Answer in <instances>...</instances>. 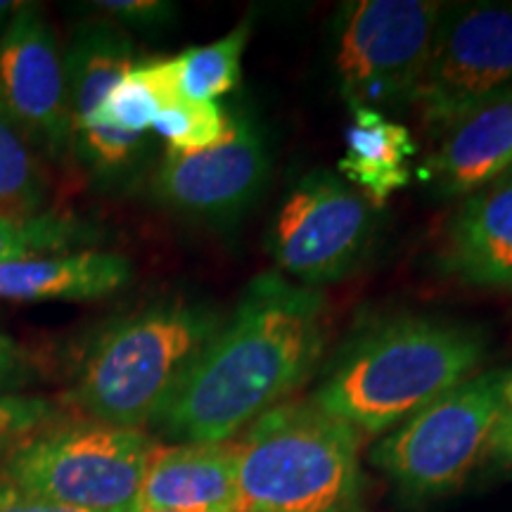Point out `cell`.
I'll return each instance as SVG.
<instances>
[{"instance_id": "1", "label": "cell", "mask_w": 512, "mask_h": 512, "mask_svg": "<svg viewBox=\"0 0 512 512\" xmlns=\"http://www.w3.org/2000/svg\"><path fill=\"white\" fill-rule=\"evenodd\" d=\"M325 344L323 294L280 273H259L155 425L178 444H226L309 380Z\"/></svg>"}, {"instance_id": "2", "label": "cell", "mask_w": 512, "mask_h": 512, "mask_svg": "<svg viewBox=\"0 0 512 512\" xmlns=\"http://www.w3.org/2000/svg\"><path fill=\"white\" fill-rule=\"evenodd\" d=\"M486 337L439 316H394L339 351L311 401L358 434H387L479 373Z\"/></svg>"}, {"instance_id": "3", "label": "cell", "mask_w": 512, "mask_h": 512, "mask_svg": "<svg viewBox=\"0 0 512 512\" xmlns=\"http://www.w3.org/2000/svg\"><path fill=\"white\" fill-rule=\"evenodd\" d=\"M221 323L214 306L188 299L112 320L83 354L69 399L102 425L140 430L157 422Z\"/></svg>"}, {"instance_id": "4", "label": "cell", "mask_w": 512, "mask_h": 512, "mask_svg": "<svg viewBox=\"0 0 512 512\" xmlns=\"http://www.w3.org/2000/svg\"><path fill=\"white\" fill-rule=\"evenodd\" d=\"M235 456L240 512H363L361 434L311 399L254 420Z\"/></svg>"}, {"instance_id": "5", "label": "cell", "mask_w": 512, "mask_h": 512, "mask_svg": "<svg viewBox=\"0 0 512 512\" xmlns=\"http://www.w3.org/2000/svg\"><path fill=\"white\" fill-rule=\"evenodd\" d=\"M155 441L102 422L41 427L5 458L0 477L43 501L86 512H138Z\"/></svg>"}, {"instance_id": "6", "label": "cell", "mask_w": 512, "mask_h": 512, "mask_svg": "<svg viewBox=\"0 0 512 512\" xmlns=\"http://www.w3.org/2000/svg\"><path fill=\"white\" fill-rule=\"evenodd\" d=\"M510 370L477 373L387 432L370 463L415 501L451 494L491 453L505 413L503 387Z\"/></svg>"}, {"instance_id": "7", "label": "cell", "mask_w": 512, "mask_h": 512, "mask_svg": "<svg viewBox=\"0 0 512 512\" xmlns=\"http://www.w3.org/2000/svg\"><path fill=\"white\" fill-rule=\"evenodd\" d=\"M512 93V3L444 5L411 107L434 133Z\"/></svg>"}, {"instance_id": "8", "label": "cell", "mask_w": 512, "mask_h": 512, "mask_svg": "<svg viewBox=\"0 0 512 512\" xmlns=\"http://www.w3.org/2000/svg\"><path fill=\"white\" fill-rule=\"evenodd\" d=\"M441 10L437 0H356L339 10L335 64L351 107H411Z\"/></svg>"}, {"instance_id": "9", "label": "cell", "mask_w": 512, "mask_h": 512, "mask_svg": "<svg viewBox=\"0 0 512 512\" xmlns=\"http://www.w3.org/2000/svg\"><path fill=\"white\" fill-rule=\"evenodd\" d=\"M373 230V204L361 192L328 171H311L280 204L268 252L297 285L318 290L361 264Z\"/></svg>"}, {"instance_id": "10", "label": "cell", "mask_w": 512, "mask_h": 512, "mask_svg": "<svg viewBox=\"0 0 512 512\" xmlns=\"http://www.w3.org/2000/svg\"><path fill=\"white\" fill-rule=\"evenodd\" d=\"M0 107L36 150L60 157L72 145L64 60L34 3L19 5L0 34Z\"/></svg>"}, {"instance_id": "11", "label": "cell", "mask_w": 512, "mask_h": 512, "mask_svg": "<svg viewBox=\"0 0 512 512\" xmlns=\"http://www.w3.org/2000/svg\"><path fill=\"white\" fill-rule=\"evenodd\" d=\"M271 171L264 133L247 114H230L226 138L192 155L166 152L157 200L195 219H233L261 195Z\"/></svg>"}, {"instance_id": "12", "label": "cell", "mask_w": 512, "mask_h": 512, "mask_svg": "<svg viewBox=\"0 0 512 512\" xmlns=\"http://www.w3.org/2000/svg\"><path fill=\"white\" fill-rule=\"evenodd\" d=\"M140 510L240 512L235 441L155 446L140 489Z\"/></svg>"}, {"instance_id": "13", "label": "cell", "mask_w": 512, "mask_h": 512, "mask_svg": "<svg viewBox=\"0 0 512 512\" xmlns=\"http://www.w3.org/2000/svg\"><path fill=\"white\" fill-rule=\"evenodd\" d=\"M441 264L465 285L512 290V178L463 197L446 228Z\"/></svg>"}, {"instance_id": "14", "label": "cell", "mask_w": 512, "mask_h": 512, "mask_svg": "<svg viewBox=\"0 0 512 512\" xmlns=\"http://www.w3.org/2000/svg\"><path fill=\"white\" fill-rule=\"evenodd\" d=\"M512 166V93L470 112L446 133L422 178L439 197H467Z\"/></svg>"}, {"instance_id": "15", "label": "cell", "mask_w": 512, "mask_h": 512, "mask_svg": "<svg viewBox=\"0 0 512 512\" xmlns=\"http://www.w3.org/2000/svg\"><path fill=\"white\" fill-rule=\"evenodd\" d=\"M133 278L124 254L76 249L0 264L3 302H91L110 297Z\"/></svg>"}, {"instance_id": "16", "label": "cell", "mask_w": 512, "mask_h": 512, "mask_svg": "<svg viewBox=\"0 0 512 512\" xmlns=\"http://www.w3.org/2000/svg\"><path fill=\"white\" fill-rule=\"evenodd\" d=\"M354 119L347 128V152L339 159L347 183L358 185L370 204L380 207L384 200L411 181V157L415 140L408 126L396 124L384 112L370 107H351Z\"/></svg>"}, {"instance_id": "17", "label": "cell", "mask_w": 512, "mask_h": 512, "mask_svg": "<svg viewBox=\"0 0 512 512\" xmlns=\"http://www.w3.org/2000/svg\"><path fill=\"white\" fill-rule=\"evenodd\" d=\"M62 60L72 133L91 121L107 93L136 64L131 38L110 22L81 24Z\"/></svg>"}, {"instance_id": "18", "label": "cell", "mask_w": 512, "mask_h": 512, "mask_svg": "<svg viewBox=\"0 0 512 512\" xmlns=\"http://www.w3.org/2000/svg\"><path fill=\"white\" fill-rule=\"evenodd\" d=\"M178 98L181 93H178L174 57L133 64L117 86L107 93L91 121L74 131L72 138L76 133L93 131V128H114V131L145 136L159 112Z\"/></svg>"}, {"instance_id": "19", "label": "cell", "mask_w": 512, "mask_h": 512, "mask_svg": "<svg viewBox=\"0 0 512 512\" xmlns=\"http://www.w3.org/2000/svg\"><path fill=\"white\" fill-rule=\"evenodd\" d=\"M48 190L50 178L38 150L0 107V214H41Z\"/></svg>"}, {"instance_id": "20", "label": "cell", "mask_w": 512, "mask_h": 512, "mask_svg": "<svg viewBox=\"0 0 512 512\" xmlns=\"http://www.w3.org/2000/svg\"><path fill=\"white\" fill-rule=\"evenodd\" d=\"M249 41V22L209 46L188 48L174 57L178 93L192 102H216L240 83L242 55Z\"/></svg>"}, {"instance_id": "21", "label": "cell", "mask_w": 512, "mask_h": 512, "mask_svg": "<svg viewBox=\"0 0 512 512\" xmlns=\"http://www.w3.org/2000/svg\"><path fill=\"white\" fill-rule=\"evenodd\" d=\"M98 240V228L76 216L57 211H41L36 216L0 214V264L29 256L76 252Z\"/></svg>"}, {"instance_id": "22", "label": "cell", "mask_w": 512, "mask_h": 512, "mask_svg": "<svg viewBox=\"0 0 512 512\" xmlns=\"http://www.w3.org/2000/svg\"><path fill=\"white\" fill-rule=\"evenodd\" d=\"M152 128L166 140L174 155H192L207 150L226 138L230 114L221 110L219 102H192L178 98L166 105Z\"/></svg>"}, {"instance_id": "23", "label": "cell", "mask_w": 512, "mask_h": 512, "mask_svg": "<svg viewBox=\"0 0 512 512\" xmlns=\"http://www.w3.org/2000/svg\"><path fill=\"white\" fill-rule=\"evenodd\" d=\"M57 408L41 396L0 392V444L34 434L53 422Z\"/></svg>"}, {"instance_id": "24", "label": "cell", "mask_w": 512, "mask_h": 512, "mask_svg": "<svg viewBox=\"0 0 512 512\" xmlns=\"http://www.w3.org/2000/svg\"><path fill=\"white\" fill-rule=\"evenodd\" d=\"M93 8L136 29L164 27L176 17V5L166 0H98Z\"/></svg>"}, {"instance_id": "25", "label": "cell", "mask_w": 512, "mask_h": 512, "mask_svg": "<svg viewBox=\"0 0 512 512\" xmlns=\"http://www.w3.org/2000/svg\"><path fill=\"white\" fill-rule=\"evenodd\" d=\"M0 512H86L67 508V505H57L43 498L31 496L27 491L17 489L8 479L0 477Z\"/></svg>"}, {"instance_id": "26", "label": "cell", "mask_w": 512, "mask_h": 512, "mask_svg": "<svg viewBox=\"0 0 512 512\" xmlns=\"http://www.w3.org/2000/svg\"><path fill=\"white\" fill-rule=\"evenodd\" d=\"M31 377V368L24 351L12 339L0 335V392L15 389Z\"/></svg>"}, {"instance_id": "27", "label": "cell", "mask_w": 512, "mask_h": 512, "mask_svg": "<svg viewBox=\"0 0 512 512\" xmlns=\"http://www.w3.org/2000/svg\"><path fill=\"white\" fill-rule=\"evenodd\" d=\"M491 456L498 458V463L512 472V420L505 413L494 434V441H491Z\"/></svg>"}, {"instance_id": "28", "label": "cell", "mask_w": 512, "mask_h": 512, "mask_svg": "<svg viewBox=\"0 0 512 512\" xmlns=\"http://www.w3.org/2000/svg\"><path fill=\"white\" fill-rule=\"evenodd\" d=\"M19 5L22 3H15V0H0V34L10 24V19L19 10Z\"/></svg>"}, {"instance_id": "29", "label": "cell", "mask_w": 512, "mask_h": 512, "mask_svg": "<svg viewBox=\"0 0 512 512\" xmlns=\"http://www.w3.org/2000/svg\"><path fill=\"white\" fill-rule=\"evenodd\" d=\"M503 401H505V415L512 420V370L505 377V387H503Z\"/></svg>"}, {"instance_id": "30", "label": "cell", "mask_w": 512, "mask_h": 512, "mask_svg": "<svg viewBox=\"0 0 512 512\" xmlns=\"http://www.w3.org/2000/svg\"><path fill=\"white\" fill-rule=\"evenodd\" d=\"M138 512H176V510H138Z\"/></svg>"}, {"instance_id": "31", "label": "cell", "mask_w": 512, "mask_h": 512, "mask_svg": "<svg viewBox=\"0 0 512 512\" xmlns=\"http://www.w3.org/2000/svg\"><path fill=\"white\" fill-rule=\"evenodd\" d=\"M503 178H512V166H510V169H508V171H505V174H503Z\"/></svg>"}]
</instances>
